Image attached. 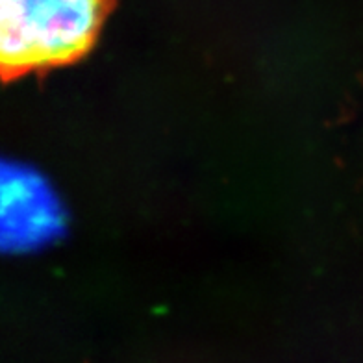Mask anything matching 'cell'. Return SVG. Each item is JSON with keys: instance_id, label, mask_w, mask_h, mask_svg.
<instances>
[{"instance_id": "cell-1", "label": "cell", "mask_w": 363, "mask_h": 363, "mask_svg": "<svg viewBox=\"0 0 363 363\" xmlns=\"http://www.w3.org/2000/svg\"><path fill=\"white\" fill-rule=\"evenodd\" d=\"M115 0H0L6 82L65 67L95 45Z\"/></svg>"}]
</instances>
